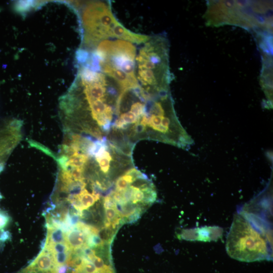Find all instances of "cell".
Instances as JSON below:
<instances>
[{
    "label": "cell",
    "mask_w": 273,
    "mask_h": 273,
    "mask_svg": "<svg viewBox=\"0 0 273 273\" xmlns=\"http://www.w3.org/2000/svg\"><path fill=\"white\" fill-rule=\"evenodd\" d=\"M266 236L242 214L233 218L226 241V250L233 259L254 262L271 258Z\"/></svg>",
    "instance_id": "1"
},
{
    "label": "cell",
    "mask_w": 273,
    "mask_h": 273,
    "mask_svg": "<svg viewBox=\"0 0 273 273\" xmlns=\"http://www.w3.org/2000/svg\"><path fill=\"white\" fill-rule=\"evenodd\" d=\"M80 24L83 45L92 44L109 38H115V30L120 23L112 13L108 2H93L82 10Z\"/></svg>",
    "instance_id": "2"
},
{
    "label": "cell",
    "mask_w": 273,
    "mask_h": 273,
    "mask_svg": "<svg viewBox=\"0 0 273 273\" xmlns=\"http://www.w3.org/2000/svg\"><path fill=\"white\" fill-rule=\"evenodd\" d=\"M18 123L14 121L0 126V168L19 139Z\"/></svg>",
    "instance_id": "3"
},
{
    "label": "cell",
    "mask_w": 273,
    "mask_h": 273,
    "mask_svg": "<svg viewBox=\"0 0 273 273\" xmlns=\"http://www.w3.org/2000/svg\"><path fill=\"white\" fill-rule=\"evenodd\" d=\"M87 236L81 230L74 228L65 234L66 243L71 250L83 248L87 245Z\"/></svg>",
    "instance_id": "4"
},
{
    "label": "cell",
    "mask_w": 273,
    "mask_h": 273,
    "mask_svg": "<svg viewBox=\"0 0 273 273\" xmlns=\"http://www.w3.org/2000/svg\"><path fill=\"white\" fill-rule=\"evenodd\" d=\"M30 264L37 270L41 271L51 270L55 266L52 255L44 249L41 251Z\"/></svg>",
    "instance_id": "5"
},
{
    "label": "cell",
    "mask_w": 273,
    "mask_h": 273,
    "mask_svg": "<svg viewBox=\"0 0 273 273\" xmlns=\"http://www.w3.org/2000/svg\"><path fill=\"white\" fill-rule=\"evenodd\" d=\"M77 198L82 211L88 209L99 200L92 193H89L86 189H83L79 194L74 195Z\"/></svg>",
    "instance_id": "6"
},
{
    "label": "cell",
    "mask_w": 273,
    "mask_h": 273,
    "mask_svg": "<svg viewBox=\"0 0 273 273\" xmlns=\"http://www.w3.org/2000/svg\"><path fill=\"white\" fill-rule=\"evenodd\" d=\"M65 242V234L60 228H48L46 245Z\"/></svg>",
    "instance_id": "7"
},
{
    "label": "cell",
    "mask_w": 273,
    "mask_h": 273,
    "mask_svg": "<svg viewBox=\"0 0 273 273\" xmlns=\"http://www.w3.org/2000/svg\"><path fill=\"white\" fill-rule=\"evenodd\" d=\"M70 251L67 252L51 254L53 257L55 266L65 264Z\"/></svg>",
    "instance_id": "8"
},
{
    "label": "cell",
    "mask_w": 273,
    "mask_h": 273,
    "mask_svg": "<svg viewBox=\"0 0 273 273\" xmlns=\"http://www.w3.org/2000/svg\"><path fill=\"white\" fill-rule=\"evenodd\" d=\"M106 222L111 223L116 221L119 218H117V215L118 214L116 207L106 208L105 210Z\"/></svg>",
    "instance_id": "9"
},
{
    "label": "cell",
    "mask_w": 273,
    "mask_h": 273,
    "mask_svg": "<svg viewBox=\"0 0 273 273\" xmlns=\"http://www.w3.org/2000/svg\"><path fill=\"white\" fill-rule=\"evenodd\" d=\"M9 221V216L5 212L0 210V230H3Z\"/></svg>",
    "instance_id": "10"
},
{
    "label": "cell",
    "mask_w": 273,
    "mask_h": 273,
    "mask_svg": "<svg viewBox=\"0 0 273 273\" xmlns=\"http://www.w3.org/2000/svg\"><path fill=\"white\" fill-rule=\"evenodd\" d=\"M10 238V234L7 231H3L0 234V241L4 242Z\"/></svg>",
    "instance_id": "11"
}]
</instances>
